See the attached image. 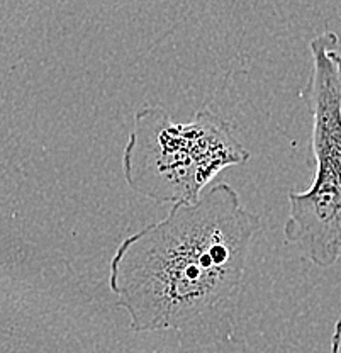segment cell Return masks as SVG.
<instances>
[{
  "label": "cell",
  "instance_id": "cell-1",
  "mask_svg": "<svg viewBox=\"0 0 341 353\" xmlns=\"http://www.w3.org/2000/svg\"><path fill=\"white\" fill-rule=\"evenodd\" d=\"M258 231V216L221 182L127 236L109 265V289L130 316V328H187L229 303L243 282Z\"/></svg>",
  "mask_w": 341,
  "mask_h": 353
},
{
  "label": "cell",
  "instance_id": "cell-2",
  "mask_svg": "<svg viewBox=\"0 0 341 353\" xmlns=\"http://www.w3.org/2000/svg\"><path fill=\"white\" fill-rule=\"evenodd\" d=\"M250 157L231 124L212 110L177 123L163 108H143L123 152V174L138 196L174 205L196 202L216 175Z\"/></svg>",
  "mask_w": 341,
  "mask_h": 353
},
{
  "label": "cell",
  "instance_id": "cell-3",
  "mask_svg": "<svg viewBox=\"0 0 341 353\" xmlns=\"http://www.w3.org/2000/svg\"><path fill=\"white\" fill-rule=\"evenodd\" d=\"M335 31L311 39L309 80L300 99L313 119L309 165L313 183L289 192L284 236L316 267L329 268L341 259V54Z\"/></svg>",
  "mask_w": 341,
  "mask_h": 353
},
{
  "label": "cell",
  "instance_id": "cell-4",
  "mask_svg": "<svg viewBox=\"0 0 341 353\" xmlns=\"http://www.w3.org/2000/svg\"><path fill=\"white\" fill-rule=\"evenodd\" d=\"M331 353H341V318L336 321L331 336Z\"/></svg>",
  "mask_w": 341,
  "mask_h": 353
}]
</instances>
